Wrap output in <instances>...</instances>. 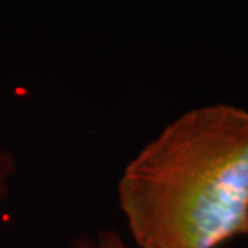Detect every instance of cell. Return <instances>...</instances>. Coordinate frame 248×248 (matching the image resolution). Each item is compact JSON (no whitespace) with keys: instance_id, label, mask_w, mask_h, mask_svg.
<instances>
[{"instance_id":"6da1fadb","label":"cell","mask_w":248,"mask_h":248,"mask_svg":"<svg viewBox=\"0 0 248 248\" xmlns=\"http://www.w3.org/2000/svg\"><path fill=\"white\" fill-rule=\"evenodd\" d=\"M117 196L141 248H217L248 234V110L179 116L127 164Z\"/></svg>"},{"instance_id":"7a4b0ae2","label":"cell","mask_w":248,"mask_h":248,"mask_svg":"<svg viewBox=\"0 0 248 248\" xmlns=\"http://www.w3.org/2000/svg\"><path fill=\"white\" fill-rule=\"evenodd\" d=\"M71 248H128L124 244L123 239L119 233L112 231L102 232L97 239L81 237L72 243Z\"/></svg>"},{"instance_id":"3957f363","label":"cell","mask_w":248,"mask_h":248,"mask_svg":"<svg viewBox=\"0 0 248 248\" xmlns=\"http://www.w3.org/2000/svg\"><path fill=\"white\" fill-rule=\"evenodd\" d=\"M16 174V159L6 149H0V202H3L10 190V179Z\"/></svg>"}]
</instances>
